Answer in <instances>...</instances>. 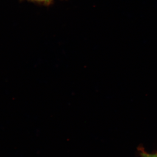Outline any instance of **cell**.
<instances>
[{"mask_svg": "<svg viewBox=\"0 0 157 157\" xmlns=\"http://www.w3.org/2000/svg\"><path fill=\"white\" fill-rule=\"evenodd\" d=\"M138 151H139L140 157H157V152L155 153H149L143 148H139Z\"/></svg>", "mask_w": 157, "mask_h": 157, "instance_id": "1", "label": "cell"}, {"mask_svg": "<svg viewBox=\"0 0 157 157\" xmlns=\"http://www.w3.org/2000/svg\"><path fill=\"white\" fill-rule=\"evenodd\" d=\"M33 2L38 4H43V5H48L52 2L53 0H31Z\"/></svg>", "mask_w": 157, "mask_h": 157, "instance_id": "2", "label": "cell"}]
</instances>
